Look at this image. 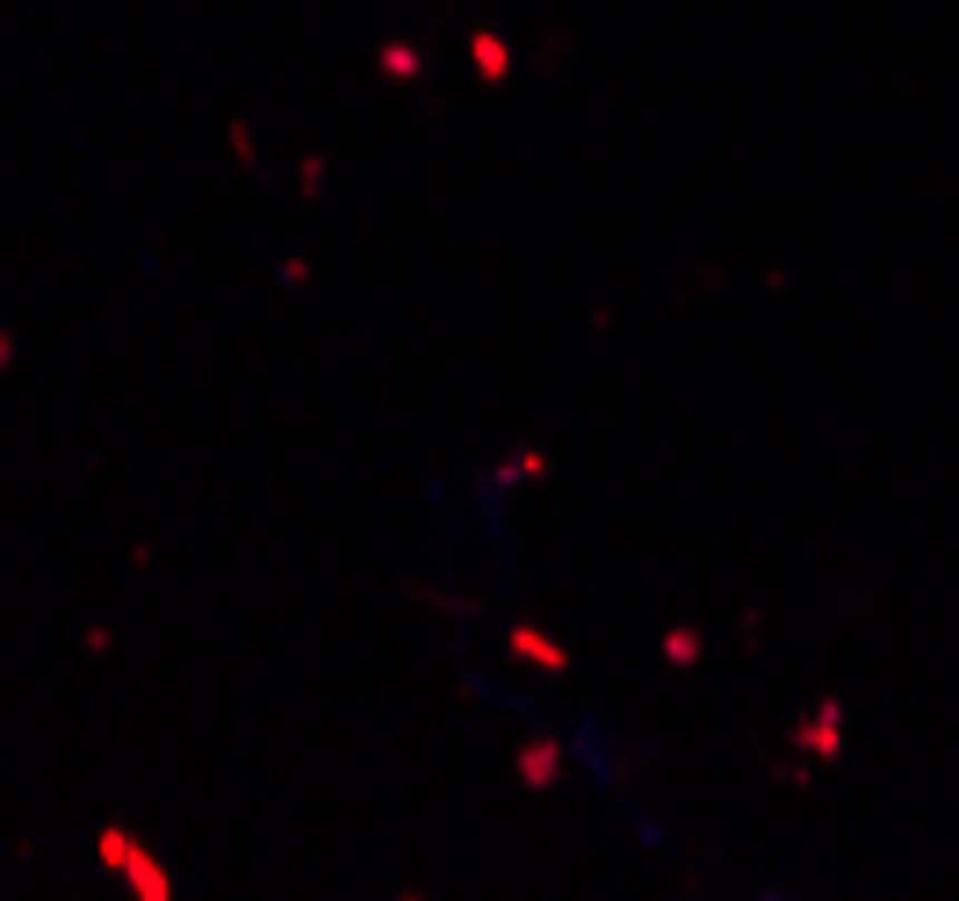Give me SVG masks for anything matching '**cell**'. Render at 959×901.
Listing matches in <instances>:
<instances>
[{
  "label": "cell",
  "instance_id": "obj_1",
  "mask_svg": "<svg viewBox=\"0 0 959 901\" xmlns=\"http://www.w3.org/2000/svg\"><path fill=\"white\" fill-rule=\"evenodd\" d=\"M95 859H101V865H109V873H124V880H130V894H137V901H174V873H166V865H159V859H151V851H145V844H137V836H130V830H116V822H109V830H101V836H95Z\"/></svg>",
  "mask_w": 959,
  "mask_h": 901
},
{
  "label": "cell",
  "instance_id": "obj_5",
  "mask_svg": "<svg viewBox=\"0 0 959 901\" xmlns=\"http://www.w3.org/2000/svg\"><path fill=\"white\" fill-rule=\"evenodd\" d=\"M383 72H398V80H411V72H419V58H411V51H398V43H390V51H383Z\"/></svg>",
  "mask_w": 959,
  "mask_h": 901
},
{
  "label": "cell",
  "instance_id": "obj_3",
  "mask_svg": "<svg viewBox=\"0 0 959 901\" xmlns=\"http://www.w3.org/2000/svg\"><path fill=\"white\" fill-rule=\"evenodd\" d=\"M512 649H520V656H535L541 670H562V649H556V643H541L535 628H520V635H512Z\"/></svg>",
  "mask_w": 959,
  "mask_h": 901
},
{
  "label": "cell",
  "instance_id": "obj_6",
  "mask_svg": "<svg viewBox=\"0 0 959 901\" xmlns=\"http://www.w3.org/2000/svg\"><path fill=\"white\" fill-rule=\"evenodd\" d=\"M8 361H14V332L0 325V369H8Z\"/></svg>",
  "mask_w": 959,
  "mask_h": 901
},
{
  "label": "cell",
  "instance_id": "obj_4",
  "mask_svg": "<svg viewBox=\"0 0 959 901\" xmlns=\"http://www.w3.org/2000/svg\"><path fill=\"white\" fill-rule=\"evenodd\" d=\"M469 51H477V66L491 72V80H506V66H512V58H506V43H498V37H477Z\"/></svg>",
  "mask_w": 959,
  "mask_h": 901
},
{
  "label": "cell",
  "instance_id": "obj_2",
  "mask_svg": "<svg viewBox=\"0 0 959 901\" xmlns=\"http://www.w3.org/2000/svg\"><path fill=\"white\" fill-rule=\"evenodd\" d=\"M556 765H562V751H556V743H527V751H520L527 786H548V778H556Z\"/></svg>",
  "mask_w": 959,
  "mask_h": 901
}]
</instances>
